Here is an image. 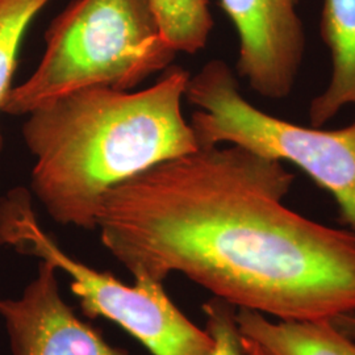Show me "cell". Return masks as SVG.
I'll use <instances>...</instances> for the list:
<instances>
[{
	"mask_svg": "<svg viewBox=\"0 0 355 355\" xmlns=\"http://www.w3.org/2000/svg\"><path fill=\"white\" fill-rule=\"evenodd\" d=\"M0 243L61 270L69 277L70 290L86 316L110 320L153 355L214 353L211 334L174 304L164 283L137 279L128 286L111 272L99 271L66 253L41 228L28 191L16 189L0 199Z\"/></svg>",
	"mask_w": 355,
	"mask_h": 355,
	"instance_id": "5",
	"label": "cell"
},
{
	"mask_svg": "<svg viewBox=\"0 0 355 355\" xmlns=\"http://www.w3.org/2000/svg\"><path fill=\"white\" fill-rule=\"evenodd\" d=\"M243 340H245V343H246V346H248V349H249V352L252 353V355H266L259 349L258 345H255V343L246 340V338H243Z\"/></svg>",
	"mask_w": 355,
	"mask_h": 355,
	"instance_id": "14",
	"label": "cell"
},
{
	"mask_svg": "<svg viewBox=\"0 0 355 355\" xmlns=\"http://www.w3.org/2000/svg\"><path fill=\"white\" fill-rule=\"evenodd\" d=\"M184 101L196 108L189 121L199 148L234 145L296 166L329 192L355 233V120L321 129L266 114L242 95L233 69L218 58L190 76Z\"/></svg>",
	"mask_w": 355,
	"mask_h": 355,
	"instance_id": "4",
	"label": "cell"
},
{
	"mask_svg": "<svg viewBox=\"0 0 355 355\" xmlns=\"http://www.w3.org/2000/svg\"><path fill=\"white\" fill-rule=\"evenodd\" d=\"M293 182L240 146L198 148L110 191L96 230L135 280L178 272L279 320L355 313V233L288 208Z\"/></svg>",
	"mask_w": 355,
	"mask_h": 355,
	"instance_id": "1",
	"label": "cell"
},
{
	"mask_svg": "<svg viewBox=\"0 0 355 355\" xmlns=\"http://www.w3.org/2000/svg\"><path fill=\"white\" fill-rule=\"evenodd\" d=\"M150 4L162 37L177 54L205 49L215 24L209 0H150Z\"/></svg>",
	"mask_w": 355,
	"mask_h": 355,
	"instance_id": "10",
	"label": "cell"
},
{
	"mask_svg": "<svg viewBox=\"0 0 355 355\" xmlns=\"http://www.w3.org/2000/svg\"><path fill=\"white\" fill-rule=\"evenodd\" d=\"M205 330L215 341L212 355H252L239 330L237 306L212 297L203 305Z\"/></svg>",
	"mask_w": 355,
	"mask_h": 355,
	"instance_id": "12",
	"label": "cell"
},
{
	"mask_svg": "<svg viewBox=\"0 0 355 355\" xmlns=\"http://www.w3.org/2000/svg\"><path fill=\"white\" fill-rule=\"evenodd\" d=\"M331 320L338 329L355 340V313H343Z\"/></svg>",
	"mask_w": 355,
	"mask_h": 355,
	"instance_id": "13",
	"label": "cell"
},
{
	"mask_svg": "<svg viewBox=\"0 0 355 355\" xmlns=\"http://www.w3.org/2000/svg\"><path fill=\"white\" fill-rule=\"evenodd\" d=\"M57 268L40 261L19 299L0 300L12 355H128L76 316L60 290Z\"/></svg>",
	"mask_w": 355,
	"mask_h": 355,
	"instance_id": "7",
	"label": "cell"
},
{
	"mask_svg": "<svg viewBox=\"0 0 355 355\" xmlns=\"http://www.w3.org/2000/svg\"><path fill=\"white\" fill-rule=\"evenodd\" d=\"M190 76L171 64L148 89H78L26 114L21 136L35 158L31 190L53 221L96 230L110 191L199 148L182 111Z\"/></svg>",
	"mask_w": 355,
	"mask_h": 355,
	"instance_id": "2",
	"label": "cell"
},
{
	"mask_svg": "<svg viewBox=\"0 0 355 355\" xmlns=\"http://www.w3.org/2000/svg\"><path fill=\"white\" fill-rule=\"evenodd\" d=\"M320 35L330 54L329 83L309 104L312 127L355 107V0H322Z\"/></svg>",
	"mask_w": 355,
	"mask_h": 355,
	"instance_id": "8",
	"label": "cell"
},
{
	"mask_svg": "<svg viewBox=\"0 0 355 355\" xmlns=\"http://www.w3.org/2000/svg\"><path fill=\"white\" fill-rule=\"evenodd\" d=\"M31 76L12 87L3 114L26 116L89 87L132 91L177 57L162 37L150 0H71L44 35Z\"/></svg>",
	"mask_w": 355,
	"mask_h": 355,
	"instance_id": "3",
	"label": "cell"
},
{
	"mask_svg": "<svg viewBox=\"0 0 355 355\" xmlns=\"http://www.w3.org/2000/svg\"><path fill=\"white\" fill-rule=\"evenodd\" d=\"M242 337L266 355H355L354 338L338 329L331 318L279 320L248 308H237Z\"/></svg>",
	"mask_w": 355,
	"mask_h": 355,
	"instance_id": "9",
	"label": "cell"
},
{
	"mask_svg": "<svg viewBox=\"0 0 355 355\" xmlns=\"http://www.w3.org/2000/svg\"><path fill=\"white\" fill-rule=\"evenodd\" d=\"M51 0H0V114L12 89L19 53L33 20ZM4 136L0 127V154Z\"/></svg>",
	"mask_w": 355,
	"mask_h": 355,
	"instance_id": "11",
	"label": "cell"
},
{
	"mask_svg": "<svg viewBox=\"0 0 355 355\" xmlns=\"http://www.w3.org/2000/svg\"><path fill=\"white\" fill-rule=\"evenodd\" d=\"M239 37L236 71L268 101L291 95L306 37L299 0H220Z\"/></svg>",
	"mask_w": 355,
	"mask_h": 355,
	"instance_id": "6",
	"label": "cell"
}]
</instances>
